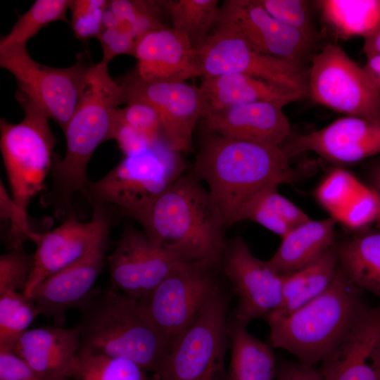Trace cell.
<instances>
[{
  "instance_id": "obj_1",
  "label": "cell",
  "mask_w": 380,
  "mask_h": 380,
  "mask_svg": "<svg viewBox=\"0 0 380 380\" xmlns=\"http://www.w3.org/2000/svg\"><path fill=\"white\" fill-rule=\"evenodd\" d=\"M192 172H185L158 197L125 215L156 244L187 261L217 267L224 251V217Z\"/></svg>"
},
{
  "instance_id": "obj_2",
  "label": "cell",
  "mask_w": 380,
  "mask_h": 380,
  "mask_svg": "<svg viewBox=\"0 0 380 380\" xmlns=\"http://www.w3.org/2000/svg\"><path fill=\"white\" fill-rule=\"evenodd\" d=\"M281 147L230 139L210 132L192 166L207 184L227 227L239 222L241 212L258 193L291 183L300 172L291 167Z\"/></svg>"
},
{
  "instance_id": "obj_3",
  "label": "cell",
  "mask_w": 380,
  "mask_h": 380,
  "mask_svg": "<svg viewBox=\"0 0 380 380\" xmlns=\"http://www.w3.org/2000/svg\"><path fill=\"white\" fill-rule=\"evenodd\" d=\"M108 66L90 63L78 105L63 131L65 156L53 155L51 185L44 198L58 210H71L74 194L84 193L88 163L97 147L111 139L116 111L125 103L122 88Z\"/></svg>"
},
{
  "instance_id": "obj_4",
  "label": "cell",
  "mask_w": 380,
  "mask_h": 380,
  "mask_svg": "<svg viewBox=\"0 0 380 380\" xmlns=\"http://www.w3.org/2000/svg\"><path fill=\"white\" fill-rule=\"evenodd\" d=\"M78 309L77 355L125 358L157 374L168 347L140 301L111 288L95 289Z\"/></svg>"
},
{
  "instance_id": "obj_5",
  "label": "cell",
  "mask_w": 380,
  "mask_h": 380,
  "mask_svg": "<svg viewBox=\"0 0 380 380\" xmlns=\"http://www.w3.org/2000/svg\"><path fill=\"white\" fill-rule=\"evenodd\" d=\"M360 291L338 267L321 295L289 313L267 317L271 345L287 350L303 364L322 362L367 308Z\"/></svg>"
},
{
  "instance_id": "obj_6",
  "label": "cell",
  "mask_w": 380,
  "mask_h": 380,
  "mask_svg": "<svg viewBox=\"0 0 380 380\" xmlns=\"http://www.w3.org/2000/svg\"><path fill=\"white\" fill-rule=\"evenodd\" d=\"M15 99L25 116L18 123L0 120V148L12 198L25 214L51 172L56 138L49 118L20 91Z\"/></svg>"
},
{
  "instance_id": "obj_7",
  "label": "cell",
  "mask_w": 380,
  "mask_h": 380,
  "mask_svg": "<svg viewBox=\"0 0 380 380\" xmlns=\"http://www.w3.org/2000/svg\"><path fill=\"white\" fill-rule=\"evenodd\" d=\"M186 169L181 152L160 141L144 153L124 156L103 177L89 180L83 194L92 205H111L125 215L160 196Z\"/></svg>"
},
{
  "instance_id": "obj_8",
  "label": "cell",
  "mask_w": 380,
  "mask_h": 380,
  "mask_svg": "<svg viewBox=\"0 0 380 380\" xmlns=\"http://www.w3.org/2000/svg\"><path fill=\"white\" fill-rule=\"evenodd\" d=\"M228 322L220 287L170 345L156 375L159 380H224Z\"/></svg>"
},
{
  "instance_id": "obj_9",
  "label": "cell",
  "mask_w": 380,
  "mask_h": 380,
  "mask_svg": "<svg viewBox=\"0 0 380 380\" xmlns=\"http://www.w3.org/2000/svg\"><path fill=\"white\" fill-rule=\"evenodd\" d=\"M82 53L68 68H53L31 58L26 44L0 47V66L15 77L18 91L65 130L80 101L91 60Z\"/></svg>"
},
{
  "instance_id": "obj_10",
  "label": "cell",
  "mask_w": 380,
  "mask_h": 380,
  "mask_svg": "<svg viewBox=\"0 0 380 380\" xmlns=\"http://www.w3.org/2000/svg\"><path fill=\"white\" fill-rule=\"evenodd\" d=\"M215 268L204 262L182 260L139 300L168 349L219 287Z\"/></svg>"
},
{
  "instance_id": "obj_11",
  "label": "cell",
  "mask_w": 380,
  "mask_h": 380,
  "mask_svg": "<svg viewBox=\"0 0 380 380\" xmlns=\"http://www.w3.org/2000/svg\"><path fill=\"white\" fill-rule=\"evenodd\" d=\"M311 62L308 96L315 102L346 116L380 121V94L341 47L329 43Z\"/></svg>"
},
{
  "instance_id": "obj_12",
  "label": "cell",
  "mask_w": 380,
  "mask_h": 380,
  "mask_svg": "<svg viewBox=\"0 0 380 380\" xmlns=\"http://www.w3.org/2000/svg\"><path fill=\"white\" fill-rule=\"evenodd\" d=\"M116 81L122 88L125 103L144 101L158 112L165 140L173 150L192 151L196 125L210 109L200 86L186 82H148L134 70Z\"/></svg>"
},
{
  "instance_id": "obj_13",
  "label": "cell",
  "mask_w": 380,
  "mask_h": 380,
  "mask_svg": "<svg viewBox=\"0 0 380 380\" xmlns=\"http://www.w3.org/2000/svg\"><path fill=\"white\" fill-rule=\"evenodd\" d=\"M196 50L201 77L241 73L308 96L309 70L264 54L232 33L213 29Z\"/></svg>"
},
{
  "instance_id": "obj_14",
  "label": "cell",
  "mask_w": 380,
  "mask_h": 380,
  "mask_svg": "<svg viewBox=\"0 0 380 380\" xmlns=\"http://www.w3.org/2000/svg\"><path fill=\"white\" fill-rule=\"evenodd\" d=\"M213 29L232 33L255 50L297 66L304 67L315 46L302 33L270 15L258 0L224 1Z\"/></svg>"
},
{
  "instance_id": "obj_15",
  "label": "cell",
  "mask_w": 380,
  "mask_h": 380,
  "mask_svg": "<svg viewBox=\"0 0 380 380\" xmlns=\"http://www.w3.org/2000/svg\"><path fill=\"white\" fill-rule=\"evenodd\" d=\"M92 207V218L88 222L70 218L53 230L32 232L29 239L35 243L36 251L23 292L27 298H30L34 288L44 279L82 259L110 235L114 207L101 204Z\"/></svg>"
},
{
  "instance_id": "obj_16",
  "label": "cell",
  "mask_w": 380,
  "mask_h": 380,
  "mask_svg": "<svg viewBox=\"0 0 380 380\" xmlns=\"http://www.w3.org/2000/svg\"><path fill=\"white\" fill-rule=\"evenodd\" d=\"M182 260L143 231L126 224L113 252L106 258L110 288L140 300Z\"/></svg>"
},
{
  "instance_id": "obj_17",
  "label": "cell",
  "mask_w": 380,
  "mask_h": 380,
  "mask_svg": "<svg viewBox=\"0 0 380 380\" xmlns=\"http://www.w3.org/2000/svg\"><path fill=\"white\" fill-rule=\"evenodd\" d=\"M220 265L238 297L234 320L246 326L279 307L281 276L268 261L255 258L241 237L227 243Z\"/></svg>"
},
{
  "instance_id": "obj_18",
  "label": "cell",
  "mask_w": 380,
  "mask_h": 380,
  "mask_svg": "<svg viewBox=\"0 0 380 380\" xmlns=\"http://www.w3.org/2000/svg\"><path fill=\"white\" fill-rule=\"evenodd\" d=\"M281 148L289 160L312 151L331 162L355 163L380 153V121L343 117L309 134L290 135Z\"/></svg>"
},
{
  "instance_id": "obj_19",
  "label": "cell",
  "mask_w": 380,
  "mask_h": 380,
  "mask_svg": "<svg viewBox=\"0 0 380 380\" xmlns=\"http://www.w3.org/2000/svg\"><path fill=\"white\" fill-rule=\"evenodd\" d=\"M109 236L82 259L48 277L34 288L30 298L39 315L53 319L61 327L66 312L79 308L89 298L106 263Z\"/></svg>"
},
{
  "instance_id": "obj_20",
  "label": "cell",
  "mask_w": 380,
  "mask_h": 380,
  "mask_svg": "<svg viewBox=\"0 0 380 380\" xmlns=\"http://www.w3.org/2000/svg\"><path fill=\"white\" fill-rule=\"evenodd\" d=\"M136 74L148 82H186L201 77L197 50L184 34L164 27L136 40Z\"/></svg>"
},
{
  "instance_id": "obj_21",
  "label": "cell",
  "mask_w": 380,
  "mask_h": 380,
  "mask_svg": "<svg viewBox=\"0 0 380 380\" xmlns=\"http://www.w3.org/2000/svg\"><path fill=\"white\" fill-rule=\"evenodd\" d=\"M319 372L326 380H379L380 307H367Z\"/></svg>"
},
{
  "instance_id": "obj_22",
  "label": "cell",
  "mask_w": 380,
  "mask_h": 380,
  "mask_svg": "<svg viewBox=\"0 0 380 380\" xmlns=\"http://www.w3.org/2000/svg\"><path fill=\"white\" fill-rule=\"evenodd\" d=\"M203 120L209 132L269 146L281 147L291 134L282 108L270 103L210 108Z\"/></svg>"
},
{
  "instance_id": "obj_23",
  "label": "cell",
  "mask_w": 380,
  "mask_h": 380,
  "mask_svg": "<svg viewBox=\"0 0 380 380\" xmlns=\"http://www.w3.org/2000/svg\"><path fill=\"white\" fill-rule=\"evenodd\" d=\"M80 343L77 325L38 327L24 332L13 352L47 378L70 380Z\"/></svg>"
},
{
  "instance_id": "obj_24",
  "label": "cell",
  "mask_w": 380,
  "mask_h": 380,
  "mask_svg": "<svg viewBox=\"0 0 380 380\" xmlns=\"http://www.w3.org/2000/svg\"><path fill=\"white\" fill-rule=\"evenodd\" d=\"M200 87L210 108L266 102L283 108L302 100L301 94L263 80L241 73H227L201 77Z\"/></svg>"
},
{
  "instance_id": "obj_25",
  "label": "cell",
  "mask_w": 380,
  "mask_h": 380,
  "mask_svg": "<svg viewBox=\"0 0 380 380\" xmlns=\"http://www.w3.org/2000/svg\"><path fill=\"white\" fill-rule=\"evenodd\" d=\"M335 217L320 220H310L292 229L268 260L279 274H286L310 264L335 245Z\"/></svg>"
},
{
  "instance_id": "obj_26",
  "label": "cell",
  "mask_w": 380,
  "mask_h": 380,
  "mask_svg": "<svg viewBox=\"0 0 380 380\" xmlns=\"http://www.w3.org/2000/svg\"><path fill=\"white\" fill-rule=\"evenodd\" d=\"M338 270L337 246L334 245L310 264L281 275V303L267 317L289 313L321 295L330 286Z\"/></svg>"
},
{
  "instance_id": "obj_27",
  "label": "cell",
  "mask_w": 380,
  "mask_h": 380,
  "mask_svg": "<svg viewBox=\"0 0 380 380\" xmlns=\"http://www.w3.org/2000/svg\"><path fill=\"white\" fill-rule=\"evenodd\" d=\"M231 360L224 380H274L277 367L271 347L252 336L246 326L228 322Z\"/></svg>"
},
{
  "instance_id": "obj_28",
  "label": "cell",
  "mask_w": 380,
  "mask_h": 380,
  "mask_svg": "<svg viewBox=\"0 0 380 380\" xmlns=\"http://www.w3.org/2000/svg\"><path fill=\"white\" fill-rule=\"evenodd\" d=\"M336 246L346 277L361 291L380 296V230L364 231Z\"/></svg>"
},
{
  "instance_id": "obj_29",
  "label": "cell",
  "mask_w": 380,
  "mask_h": 380,
  "mask_svg": "<svg viewBox=\"0 0 380 380\" xmlns=\"http://www.w3.org/2000/svg\"><path fill=\"white\" fill-rule=\"evenodd\" d=\"M322 16L337 37L365 39L380 28V0L318 1Z\"/></svg>"
},
{
  "instance_id": "obj_30",
  "label": "cell",
  "mask_w": 380,
  "mask_h": 380,
  "mask_svg": "<svg viewBox=\"0 0 380 380\" xmlns=\"http://www.w3.org/2000/svg\"><path fill=\"white\" fill-rule=\"evenodd\" d=\"M277 187H269L255 195L241 212L239 222L253 221L282 238L310 220L303 210L278 193Z\"/></svg>"
},
{
  "instance_id": "obj_31",
  "label": "cell",
  "mask_w": 380,
  "mask_h": 380,
  "mask_svg": "<svg viewBox=\"0 0 380 380\" xmlns=\"http://www.w3.org/2000/svg\"><path fill=\"white\" fill-rule=\"evenodd\" d=\"M172 28L185 34L196 49L211 33L218 13L217 0H158Z\"/></svg>"
},
{
  "instance_id": "obj_32",
  "label": "cell",
  "mask_w": 380,
  "mask_h": 380,
  "mask_svg": "<svg viewBox=\"0 0 380 380\" xmlns=\"http://www.w3.org/2000/svg\"><path fill=\"white\" fill-rule=\"evenodd\" d=\"M70 380H159L136 362L103 355H78Z\"/></svg>"
},
{
  "instance_id": "obj_33",
  "label": "cell",
  "mask_w": 380,
  "mask_h": 380,
  "mask_svg": "<svg viewBox=\"0 0 380 380\" xmlns=\"http://www.w3.org/2000/svg\"><path fill=\"white\" fill-rule=\"evenodd\" d=\"M70 0H37L23 14L18 16L10 32L1 37L0 47L26 44L44 27L56 21L69 23L67 18Z\"/></svg>"
},
{
  "instance_id": "obj_34",
  "label": "cell",
  "mask_w": 380,
  "mask_h": 380,
  "mask_svg": "<svg viewBox=\"0 0 380 380\" xmlns=\"http://www.w3.org/2000/svg\"><path fill=\"white\" fill-rule=\"evenodd\" d=\"M38 315L32 298L23 292L0 295V350L13 351L18 338Z\"/></svg>"
},
{
  "instance_id": "obj_35",
  "label": "cell",
  "mask_w": 380,
  "mask_h": 380,
  "mask_svg": "<svg viewBox=\"0 0 380 380\" xmlns=\"http://www.w3.org/2000/svg\"><path fill=\"white\" fill-rule=\"evenodd\" d=\"M273 18L292 27L315 44L319 36L309 13L308 3L303 0H258Z\"/></svg>"
},
{
  "instance_id": "obj_36",
  "label": "cell",
  "mask_w": 380,
  "mask_h": 380,
  "mask_svg": "<svg viewBox=\"0 0 380 380\" xmlns=\"http://www.w3.org/2000/svg\"><path fill=\"white\" fill-rule=\"evenodd\" d=\"M34 253L25 251L23 244L0 257V295L11 291L23 292L33 265Z\"/></svg>"
},
{
  "instance_id": "obj_37",
  "label": "cell",
  "mask_w": 380,
  "mask_h": 380,
  "mask_svg": "<svg viewBox=\"0 0 380 380\" xmlns=\"http://www.w3.org/2000/svg\"><path fill=\"white\" fill-rule=\"evenodd\" d=\"M106 0H72L70 25L75 36L85 42L97 38L103 30V15L108 6Z\"/></svg>"
},
{
  "instance_id": "obj_38",
  "label": "cell",
  "mask_w": 380,
  "mask_h": 380,
  "mask_svg": "<svg viewBox=\"0 0 380 380\" xmlns=\"http://www.w3.org/2000/svg\"><path fill=\"white\" fill-rule=\"evenodd\" d=\"M116 118L122 123L155 139L163 141L167 144L164 136L163 123L158 112L151 105L146 102L131 101L127 103L125 107L118 108L116 112Z\"/></svg>"
},
{
  "instance_id": "obj_39",
  "label": "cell",
  "mask_w": 380,
  "mask_h": 380,
  "mask_svg": "<svg viewBox=\"0 0 380 380\" xmlns=\"http://www.w3.org/2000/svg\"><path fill=\"white\" fill-rule=\"evenodd\" d=\"M318 190L319 201L338 217L357 191L354 179L343 170H336Z\"/></svg>"
},
{
  "instance_id": "obj_40",
  "label": "cell",
  "mask_w": 380,
  "mask_h": 380,
  "mask_svg": "<svg viewBox=\"0 0 380 380\" xmlns=\"http://www.w3.org/2000/svg\"><path fill=\"white\" fill-rule=\"evenodd\" d=\"M380 200L376 192L359 191L343 210L339 218L353 227L364 226L378 218Z\"/></svg>"
},
{
  "instance_id": "obj_41",
  "label": "cell",
  "mask_w": 380,
  "mask_h": 380,
  "mask_svg": "<svg viewBox=\"0 0 380 380\" xmlns=\"http://www.w3.org/2000/svg\"><path fill=\"white\" fill-rule=\"evenodd\" d=\"M0 189L1 218L11 222L8 236V246L10 250L29 239L32 231L28 226L27 215L19 208L12 196H8L1 182Z\"/></svg>"
},
{
  "instance_id": "obj_42",
  "label": "cell",
  "mask_w": 380,
  "mask_h": 380,
  "mask_svg": "<svg viewBox=\"0 0 380 380\" xmlns=\"http://www.w3.org/2000/svg\"><path fill=\"white\" fill-rule=\"evenodd\" d=\"M111 139L116 141L124 156L140 154L151 148L156 144L163 141L155 139L122 123L116 118V114Z\"/></svg>"
},
{
  "instance_id": "obj_43",
  "label": "cell",
  "mask_w": 380,
  "mask_h": 380,
  "mask_svg": "<svg viewBox=\"0 0 380 380\" xmlns=\"http://www.w3.org/2000/svg\"><path fill=\"white\" fill-rule=\"evenodd\" d=\"M97 39L103 50L101 61L105 63L108 64L115 57L120 55H134L136 40L124 31L117 28L103 29Z\"/></svg>"
},
{
  "instance_id": "obj_44",
  "label": "cell",
  "mask_w": 380,
  "mask_h": 380,
  "mask_svg": "<svg viewBox=\"0 0 380 380\" xmlns=\"http://www.w3.org/2000/svg\"><path fill=\"white\" fill-rule=\"evenodd\" d=\"M0 380H53L10 350H0Z\"/></svg>"
},
{
  "instance_id": "obj_45",
  "label": "cell",
  "mask_w": 380,
  "mask_h": 380,
  "mask_svg": "<svg viewBox=\"0 0 380 380\" xmlns=\"http://www.w3.org/2000/svg\"><path fill=\"white\" fill-rule=\"evenodd\" d=\"M277 380H326L319 370L301 362H284L277 367Z\"/></svg>"
},
{
  "instance_id": "obj_46",
  "label": "cell",
  "mask_w": 380,
  "mask_h": 380,
  "mask_svg": "<svg viewBox=\"0 0 380 380\" xmlns=\"http://www.w3.org/2000/svg\"><path fill=\"white\" fill-rule=\"evenodd\" d=\"M363 69L369 80L380 94V54L367 58Z\"/></svg>"
},
{
  "instance_id": "obj_47",
  "label": "cell",
  "mask_w": 380,
  "mask_h": 380,
  "mask_svg": "<svg viewBox=\"0 0 380 380\" xmlns=\"http://www.w3.org/2000/svg\"><path fill=\"white\" fill-rule=\"evenodd\" d=\"M363 52L367 58L380 54V28L365 39Z\"/></svg>"
},
{
  "instance_id": "obj_48",
  "label": "cell",
  "mask_w": 380,
  "mask_h": 380,
  "mask_svg": "<svg viewBox=\"0 0 380 380\" xmlns=\"http://www.w3.org/2000/svg\"><path fill=\"white\" fill-rule=\"evenodd\" d=\"M376 194L380 200V167L377 171L376 176ZM377 229L380 230V213L376 219Z\"/></svg>"
},
{
  "instance_id": "obj_49",
  "label": "cell",
  "mask_w": 380,
  "mask_h": 380,
  "mask_svg": "<svg viewBox=\"0 0 380 380\" xmlns=\"http://www.w3.org/2000/svg\"><path fill=\"white\" fill-rule=\"evenodd\" d=\"M379 380H380V379H379Z\"/></svg>"
}]
</instances>
